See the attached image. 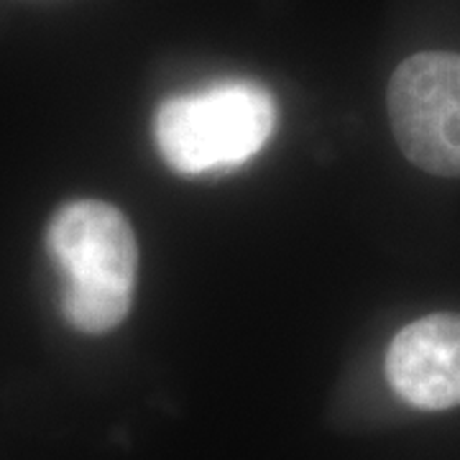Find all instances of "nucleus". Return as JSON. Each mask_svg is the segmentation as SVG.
I'll use <instances>...</instances> for the list:
<instances>
[{"label":"nucleus","instance_id":"2","mask_svg":"<svg viewBox=\"0 0 460 460\" xmlns=\"http://www.w3.org/2000/svg\"><path fill=\"white\" fill-rule=\"evenodd\" d=\"M277 128V100L253 80H220L164 100L154 141L169 169L198 177L251 162Z\"/></svg>","mask_w":460,"mask_h":460},{"label":"nucleus","instance_id":"3","mask_svg":"<svg viewBox=\"0 0 460 460\" xmlns=\"http://www.w3.org/2000/svg\"><path fill=\"white\" fill-rule=\"evenodd\" d=\"M386 108L411 164L460 180V54L420 51L404 59L389 80Z\"/></svg>","mask_w":460,"mask_h":460},{"label":"nucleus","instance_id":"4","mask_svg":"<svg viewBox=\"0 0 460 460\" xmlns=\"http://www.w3.org/2000/svg\"><path fill=\"white\" fill-rule=\"evenodd\" d=\"M386 381L422 411L460 407V314L435 313L399 330L386 350Z\"/></svg>","mask_w":460,"mask_h":460},{"label":"nucleus","instance_id":"1","mask_svg":"<svg viewBox=\"0 0 460 460\" xmlns=\"http://www.w3.org/2000/svg\"><path fill=\"white\" fill-rule=\"evenodd\" d=\"M47 251L62 277V314L102 335L131 313L138 243L128 217L102 199H75L51 217Z\"/></svg>","mask_w":460,"mask_h":460}]
</instances>
